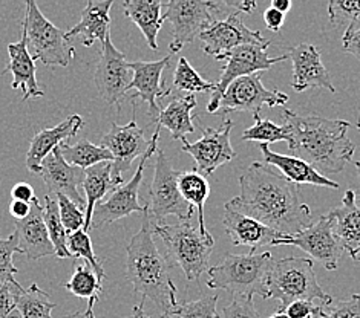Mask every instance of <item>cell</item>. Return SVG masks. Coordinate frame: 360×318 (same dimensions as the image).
<instances>
[{
  "label": "cell",
  "mask_w": 360,
  "mask_h": 318,
  "mask_svg": "<svg viewBox=\"0 0 360 318\" xmlns=\"http://www.w3.org/2000/svg\"><path fill=\"white\" fill-rule=\"evenodd\" d=\"M239 196L229 201L231 207L284 237L311 225V210L301 202L297 185L265 164L253 162L239 178Z\"/></svg>",
  "instance_id": "1"
},
{
  "label": "cell",
  "mask_w": 360,
  "mask_h": 318,
  "mask_svg": "<svg viewBox=\"0 0 360 318\" xmlns=\"http://www.w3.org/2000/svg\"><path fill=\"white\" fill-rule=\"evenodd\" d=\"M290 128L291 157L301 158L322 176L340 173L353 159L356 145L348 138L349 123L317 115H297L293 110L282 112Z\"/></svg>",
  "instance_id": "2"
},
{
  "label": "cell",
  "mask_w": 360,
  "mask_h": 318,
  "mask_svg": "<svg viewBox=\"0 0 360 318\" xmlns=\"http://www.w3.org/2000/svg\"><path fill=\"white\" fill-rule=\"evenodd\" d=\"M126 276L132 283L135 294L141 296V302L149 298L161 309L162 315L172 311L178 305L176 286L170 276V265L153 242L149 204L143 211L141 228L126 246Z\"/></svg>",
  "instance_id": "3"
},
{
  "label": "cell",
  "mask_w": 360,
  "mask_h": 318,
  "mask_svg": "<svg viewBox=\"0 0 360 318\" xmlns=\"http://www.w3.org/2000/svg\"><path fill=\"white\" fill-rule=\"evenodd\" d=\"M274 259L271 253L226 254L218 265L207 270V286L224 289L233 296L267 298V281Z\"/></svg>",
  "instance_id": "4"
},
{
  "label": "cell",
  "mask_w": 360,
  "mask_h": 318,
  "mask_svg": "<svg viewBox=\"0 0 360 318\" xmlns=\"http://www.w3.org/2000/svg\"><path fill=\"white\" fill-rule=\"evenodd\" d=\"M269 296L281 302L279 311L297 300L321 302V306H328L333 298L322 289L313 270V260L307 257H284L274 260L267 281Z\"/></svg>",
  "instance_id": "5"
},
{
  "label": "cell",
  "mask_w": 360,
  "mask_h": 318,
  "mask_svg": "<svg viewBox=\"0 0 360 318\" xmlns=\"http://www.w3.org/2000/svg\"><path fill=\"white\" fill-rule=\"evenodd\" d=\"M152 228L153 234L166 244L170 260L183 270L187 281L198 280L202 272H207L215 239H204L191 222H178L175 225L152 222Z\"/></svg>",
  "instance_id": "6"
},
{
  "label": "cell",
  "mask_w": 360,
  "mask_h": 318,
  "mask_svg": "<svg viewBox=\"0 0 360 318\" xmlns=\"http://www.w3.org/2000/svg\"><path fill=\"white\" fill-rule=\"evenodd\" d=\"M23 36L31 57L46 66L66 67L75 55L72 40L66 32L49 22L36 2L28 0L23 20Z\"/></svg>",
  "instance_id": "7"
},
{
  "label": "cell",
  "mask_w": 360,
  "mask_h": 318,
  "mask_svg": "<svg viewBox=\"0 0 360 318\" xmlns=\"http://www.w3.org/2000/svg\"><path fill=\"white\" fill-rule=\"evenodd\" d=\"M155 153V171H153V180L149 188L150 219L161 223L167 216H176L179 222H191L193 218V207L188 205L179 193V171L172 167L166 153L161 149Z\"/></svg>",
  "instance_id": "8"
},
{
  "label": "cell",
  "mask_w": 360,
  "mask_h": 318,
  "mask_svg": "<svg viewBox=\"0 0 360 318\" xmlns=\"http://www.w3.org/2000/svg\"><path fill=\"white\" fill-rule=\"evenodd\" d=\"M221 4L202 0H170L165 4V20L170 22L172 41L170 55L181 51L187 43L193 41L200 34L217 20Z\"/></svg>",
  "instance_id": "9"
},
{
  "label": "cell",
  "mask_w": 360,
  "mask_h": 318,
  "mask_svg": "<svg viewBox=\"0 0 360 318\" xmlns=\"http://www.w3.org/2000/svg\"><path fill=\"white\" fill-rule=\"evenodd\" d=\"M160 131L161 127L157 126L155 132H153L150 138L149 150L141 157L139 168H136L135 175L131 178L129 183H126L124 185L123 184L118 185L115 190L110 192L106 201L96 205V208H94V213H92L91 228L103 227L106 225V223H112L115 220L127 218L132 213H143L146 208H148V204L141 205L139 202V192L143 183L144 167L148 164V161L152 154L158 150Z\"/></svg>",
  "instance_id": "10"
},
{
  "label": "cell",
  "mask_w": 360,
  "mask_h": 318,
  "mask_svg": "<svg viewBox=\"0 0 360 318\" xmlns=\"http://www.w3.org/2000/svg\"><path fill=\"white\" fill-rule=\"evenodd\" d=\"M270 45V40L265 43V45H243L231 51L226 57V65L221 71V79L217 83V89L212 93V97L207 102V107H205L209 114H217L219 101L222 95H224V92L230 83L241 79V77L269 71L273 65L284 62V60L288 58V55L270 57L267 54V49Z\"/></svg>",
  "instance_id": "11"
},
{
  "label": "cell",
  "mask_w": 360,
  "mask_h": 318,
  "mask_svg": "<svg viewBox=\"0 0 360 318\" xmlns=\"http://www.w3.org/2000/svg\"><path fill=\"white\" fill-rule=\"evenodd\" d=\"M290 97L279 89L269 91L262 84V72H256L229 84L224 95L219 101L217 114L224 118L229 112H250V114L259 115L261 107H278L287 105Z\"/></svg>",
  "instance_id": "12"
},
{
  "label": "cell",
  "mask_w": 360,
  "mask_h": 318,
  "mask_svg": "<svg viewBox=\"0 0 360 318\" xmlns=\"http://www.w3.org/2000/svg\"><path fill=\"white\" fill-rule=\"evenodd\" d=\"M132 119L124 126L112 123L110 131L103 135L101 144L112 154V179L117 185L123 184V173L131 168L132 162L149 150L150 141L146 140L143 128L136 124V102L132 100Z\"/></svg>",
  "instance_id": "13"
},
{
  "label": "cell",
  "mask_w": 360,
  "mask_h": 318,
  "mask_svg": "<svg viewBox=\"0 0 360 318\" xmlns=\"http://www.w3.org/2000/svg\"><path fill=\"white\" fill-rule=\"evenodd\" d=\"M293 245L310 254L313 259L319 260L327 271L338 270L342 253L345 251L339 237L334 233V223L328 214L321 216L310 227L302 230L295 236L276 239L271 246Z\"/></svg>",
  "instance_id": "14"
},
{
  "label": "cell",
  "mask_w": 360,
  "mask_h": 318,
  "mask_svg": "<svg viewBox=\"0 0 360 318\" xmlns=\"http://www.w3.org/2000/svg\"><path fill=\"white\" fill-rule=\"evenodd\" d=\"M231 128L233 121L230 118H222L219 127L204 128L202 136L196 143L181 140L183 152L191 154L196 164V171L204 178L212 176L218 167L236 158V152L230 143Z\"/></svg>",
  "instance_id": "15"
},
{
  "label": "cell",
  "mask_w": 360,
  "mask_h": 318,
  "mask_svg": "<svg viewBox=\"0 0 360 318\" xmlns=\"http://www.w3.org/2000/svg\"><path fill=\"white\" fill-rule=\"evenodd\" d=\"M198 39L202 43V51L215 60H226L231 51L243 45H265L261 31L247 28L236 11L230 13L224 20H215L205 28Z\"/></svg>",
  "instance_id": "16"
},
{
  "label": "cell",
  "mask_w": 360,
  "mask_h": 318,
  "mask_svg": "<svg viewBox=\"0 0 360 318\" xmlns=\"http://www.w3.org/2000/svg\"><path fill=\"white\" fill-rule=\"evenodd\" d=\"M134 74L126 62V55L115 48L110 36L101 45L100 62L96 69V86L100 98L109 106H117L131 88Z\"/></svg>",
  "instance_id": "17"
},
{
  "label": "cell",
  "mask_w": 360,
  "mask_h": 318,
  "mask_svg": "<svg viewBox=\"0 0 360 318\" xmlns=\"http://www.w3.org/2000/svg\"><path fill=\"white\" fill-rule=\"evenodd\" d=\"M39 175L44 179L49 196L63 194L79 207L86 208V201L79 190L84 180V170L68 164L62 154V149L57 147L53 153L48 154L41 162Z\"/></svg>",
  "instance_id": "18"
},
{
  "label": "cell",
  "mask_w": 360,
  "mask_h": 318,
  "mask_svg": "<svg viewBox=\"0 0 360 318\" xmlns=\"http://www.w3.org/2000/svg\"><path fill=\"white\" fill-rule=\"evenodd\" d=\"M172 55H167L165 58L158 60V62H132L127 63L129 69L134 74V79L131 83L129 89H135L136 93L132 98H140L144 102H148L149 106V115L152 121L155 123L160 115V100L170 95V89L166 88L165 74L166 67L169 66V62Z\"/></svg>",
  "instance_id": "19"
},
{
  "label": "cell",
  "mask_w": 360,
  "mask_h": 318,
  "mask_svg": "<svg viewBox=\"0 0 360 318\" xmlns=\"http://www.w3.org/2000/svg\"><path fill=\"white\" fill-rule=\"evenodd\" d=\"M288 58L293 63V80L291 86L296 92H302L311 88H323L330 92H336L331 81V75L323 66L321 53L310 43H301L290 49Z\"/></svg>",
  "instance_id": "20"
},
{
  "label": "cell",
  "mask_w": 360,
  "mask_h": 318,
  "mask_svg": "<svg viewBox=\"0 0 360 318\" xmlns=\"http://www.w3.org/2000/svg\"><path fill=\"white\" fill-rule=\"evenodd\" d=\"M222 225L231 242L238 246H248L250 253H256V249L261 246H271L274 240L284 237L274 230L265 227L259 220L231 207L229 202L224 205Z\"/></svg>",
  "instance_id": "21"
},
{
  "label": "cell",
  "mask_w": 360,
  "mask_h": 318,
  "mask_svg": "<svg viewBox=\"0 0 360 318\" xmlns=\"http://www.w3.org/2000/svg\"><path fill=\"white\" fill-rule=\"evenodd\" d=\"M82 127L83 118L80 115H71L57 126L37 132L34 135L27 152V168L31 173L39 175L41 162H44L48 154L53 153L57 147L79 133Z\"/></svg>",
  "instance_id": "22"
},
{
  "label": "cell",
  "mask_w": 360,
  "mask_h": 318,
  "mask_svg": "<svg viewBox=\"0 0 360 318\" xmlns=\"http://www.w3.org/2000/svg\"><path fill=\"white\" fill-rule=\"evenodd\" d=\"M14 233L19 237V248L22 254L30 260H39L41 257L56 256L54 245L51 242L44 220V207L40 202L32 204L28 218L15 220Z\"/></svg>",
  "instance_id": "23"
},
{
  "label": "cell",
  "mask_w": 360,
  "mask_h": 318,
  "mask_svg": "<svg viewBox=\"0 0 360 318\" xmlns=\"http://www.w3.org/2000/svg\"><path fill=\"white\" fill-rule=\"evenodd\" d=\"M8 55H10V62H8L6 67L2 74L11 72L13 89H20L23 100L31 98H41L45 95V92L39 88L37 84V67L36 60H34L28 51L27 37L22 34V39L17 43H10L8 45Z\"/></svg>",
  "instance_id": "24"
},
{
  "label": "cell",
  "mask_w": 360,
  "mask_h": 318,
  "mask_svg": "<svg viewBox=\"0 0 360 318\" xmlns=\"http://www.w3.org/2000/svg\"><path fill=\"white\" fill-rule=\"evenodd\" d=\"M114 5V0H89L82 13L80 22L66 32L68 39L80 37L83 46H92L98 40L101 45L110 36V15L109 10Z\"/></svg>",
  "instance_id": "25"
},
{
  "label": "cell",
  "mask_w": 360,
  "mask_h": 318,
  "mask_svg": "<svg viewBox=\"0 0 360 318\" xmlns=\"http://www.w3.org/2000/svg\"><path fill=\"white\" fill-rule=\"evenodd\" d=\"M259 149L262 152L265 162L281 170L282 176L287 178L290 183H293L296 185L308 184V185H316V187H328V188H334V190H338L339 188L338 183H334V180L328 179L327 176H322L319 171L301 158L290 157V154L274 153L273 150L269 149L267 144H261Z\"/></svg>",
  "instance_id": "26"
},
{
  "label": "cell",
  "mask_w": 360,
  "mask_h": 318,
  "mask_svg": "<svg viewBox=\"0 0 360 318\" xmlns=\"http://www.w3.org/2000/svg\"><path fill=\"white\" fill-rule=\"evenodd\" d=\"M334 223V233L339 237L342 246L349 253L351 259L360 253V207L356 193L347 190L339 207L328 213Z\"/></svg>",
  "instance_id": "27"
},
{
  "label": "cell",
  "mask_w": 360,
  "mask_h": 318,
  "mask_svg": "<svg viewBox=\"0 0 360 318\" xmlns=\"http://www.w3.org/2000/svg\"><path fill=\"white\" fill-rule=\"evenodd\" d=\"M162 8L165 4L158 0H124L123 10L124 15L140 28L143 36L148 41L150 49H158V32L165 23V15H162Z\"/></svg>",
  "instance_id": "28"
},
{
  "label": "cell",
  "mask_w": 360,
  "mask_h": 318,
  "mask_svg": "<svg viewBox=\"0 0 360 318\" xmlns=\"http://www.w3.org/2000/svg\"><path fill=\"white\" fill-rule=\"evenodd\" d=\"M196 107L195 95L175 97L166 107L160 109L157 126L165 127L172 135V140H184L187 135L195 132L193 110Z\"/></svg>",
  "instance_id": "29"
},
{
  "label": "cell",
  "mask_w": 360,
  "mask_h": 318,
  "mask_svg": "<svg viewBox=\"0 0 360 318\" xmlns=\"http://www.w3.org/2000/svg\"><path fill=\"white\" fill-rule=\"evenodd\" d=\"M118 185L112 179V162H101V164L94 166L88 170H84V180L83 190L86 196V208H84V231L89 233L92 213L96 205L108 193L115 190Z\"/></svg>",
  "instance_id": "30"
},
{
  "label": "cell",
  "mask_w": 360,
  "mask_h": 318,
  "mask_svg": "<svg viewBox=\"0 0 360 318\" xmlns=\"http://www.w3.org/2000/svg\"><path fill=\"white\" fill-rule=\"evenodd\" d=\"M178 188L179 193H181L183 199L198 210V220H200V233L204 239L213 240L212 234L205 228V220H204V205L205 201L209 199L210 196V184L209 180L205 179L202 175H200L196 168L188 170V171H179L178 176Z\"/></svg>",
  "instance_id": "31"
},
{
  "label": "cell",
  "mask_w": 360,
  "mask_h": 318,
  "mask_svg": "<svg viewBox=\"0 0 360 318\" xmlns=\"http://www.w3.org/2000/svg\"><path fill=\"white\" fill-rule=\"evenodd\" d=\"M62 154L68 164L79 167L82 170H88L101 162H112L114 158L108 149L103 145H97L88 140H82L75 144L65 143L60 145Z\"/></svg>",
  "instance_id": "32"
},
{
  "label": "cell",
  "mask_w": 360,
  "mask_h": 318,
  "mask_svg": "<svg viewBox=\"0 0 360 318\" xmlns=\"http://www.w3.org/2000/svg\"><path fill=\"white\" fill-rule=\"evenodd\" d=\"M101 283L103 280L97 276V272L94 271L91 266L84 263H74V272L66 281L63 288L71 292L72 296L88 300V305L96 306L101 294Z\"/></svg>",
  "instance_id": "33"
},
{
  "label": "cell",
  "mask_w": 360,
  "mask_h": 318,
  "mask_svg": "<svg viewBox=\"0 0 360 318\" xmlns=\"http://www.w3.org/2000/svg\"><path fill=\"white\" fill-rule=\"evenodd\" d=\"M15 306L20 318H53L51 314L57 305L51 302L45 291L32 283L28 289L23 288L19 292Z\"/></svg>",
  "instance_id": "34"
},
{
  "label": "cell",
  "mask_w": 360,
  "mask_h": 318,
  "mask_svg": "<svg viewBox=\"0 0 360 318\" xmlns=\"http://www.w3.org/2000/svg\"><path fill=\"white\" fill-rule=\"evenodd\" d=\"M44 220L51 242L54 245L57 259H72L70 249H68V233L65 227L62 225V220H60L56 196H45Z\"/></svg>",
  "instance_id": "35"
},
{
  "label": "cell",
  "mask_w": 360,
  "mask_h": 318,
  "mask_svg": "<svg viewBox=\"0 0 360 318\" xmlns=\"http://www.w3.org/2000/svg\"><path fill=\"white\" fill-rule=\"evenodd\" d=\"M255 124L252 127L245 128L241 135L243 141H253L259 144H273L279 141H285L287 144L291 143V133L290 128L284 126L274 124L271 119H262L261 115H255Z\"/></svg>",
  "instance_id": "36"
},
{
  "label": "cell",
  "mask_w": 360,
  "mask_h": 318,
  "mask_svg": "<svg viewBox=\"0 0 360 318\" xmlns=\"http://www.w3.org/2000/svg\"><path fill=\"white\" fill-rule=\"evenodd\" d=\"M174 89L179 92H186L187 95H195L198 92H215L217 83L204 80L202 77L196 72L192 65L188 63L186 57L178 60L176 69L174 74Z\"/></svg>",
  "instance_id": "37"
},
{
  "label": "cell",
  "mask_w": 360,
  "mask_h": 318,
  "mask_svg": "<svg viewBox=\"0 0 360 318\" xmlns=\"http://www.w3.org/2000/svg\"><path fill=\"white\" fill-rule=\"evenodd\" d=\"M328 17L334 28H344V34L360 28V0H331Z\"/></svg>",
  "instance_id": "38"
},
{
  "label": "cell",
  "mask_w": 360,
  "mask_h": 318,
  "mask_svg": "<svg viewBox=\"0 0 360 318\" xmlns=\"http://www.w3.org/2000/svg\"><path fill=\"white\" fill-rule=\"evenodd\" d=\"M218 294L202 296L193 302L178 303L172 311L162 315L161 318H219L217 314Z\"/></svg>",
  "instance_id": "39"
},
{
  "label": "cell",
  "mask_w": 360,
  "mask_h": 318,
  "mask_svg": "<svg viewBox=\"0 0 360 318\" xmlns=\"http://www.w3.org/2000/svg\"><path fill=\"white\" fill-rule=\"evenodd\" d=\"M68 249H70L72 259H83L97 272V276L101 280L105 279V270H103L101 262L98 260L96 253H94L92 240L86 231L80 230L68 236Z\"/></svg>",
  "instance_id": "40"
},
{
  "label": "cell",
  "mask_w": 360,
  "mask_h": 318,
  "mask_svg": "<svg viewBox=\"0 0 360 318\" xmlns=\"http://www.w3.org/2000/svg\"><path fill=\"white\" fill-rule=\"evenodd\" d=\"M14 254H22L19 248V237L13 233L10 237L0 239V288L8 281L15 280L14 276L19 270L14 265Z\"/></svg>",
  "instance_id": "41"
},
{
  "label": "cell",
  "mask_w": 360,
  "mask_h": 318,
  "mask_svg": "<svg viewBox=\"0 0 360 318\" xmlns=\"http://www.w3.org/2000/svg\"><path fill=\"white\" fill-rule=\"evenodd\" d=\"M57 205H58V214L62 225L65 227L68 236L75 233V231L84 230V211L82 207H79L70 197L63 194L56 196Z\"/></svg>",
  "instance_id": "42"
},
{
  "label": "cell",
  "mask_w": 360,
  "mask_h": 318,
  "mask_svg": "<svg viewBox=\"0 0 360 318\" xmlns=\"http://www.w3.org/2000/svg\"><path fill=\"white\" fill-rule=\"evenodd\" d=\"M23 288L15 280L8 281L0 288V318H20L17 311V296Z\"/></svg>",
  "instance_id": "43"
},
{
  "label": "cell",
  "mask_w": 360,
  "mask_h": 318,
  "mask_svg": "<svg viewBox=\"0 0 360 318\" xmlns=\"http://www.w3.org/2000/svg\"><path fill=\"white\" fill-rule=\"evenodd\" d=\"M322 318H360V296L354 294L347 300L333 302L322 312Z\"/></svg>",
  "instance_id": "44"
},
{
  "label": "cell",
  "mask_w": 360,
  "mask_h": 318,
  "mask_svg": "<svg viewBox=\"0 0 360 318\" xmlns=\"http://www.w3.org/2000/svg\"><path fill=\"white\" fill-rule=\"evenodd\" d=\"M221 318H259V312L256 311L253 297L235 296L224 309H222Z\"/></svg>",
  "instance_id": "45"
},
{
  "label": "cell",
  "mask_w": 360,
  "mask_h": 318,
  "mask_svg": "<svg viewBox=\"0 0 360 318\" xmlns=\"http://www.w3.org/2000/svg\"><path fill=\"white\" fill-rule=\"evenodd\" d=\"M316 311V306L307 300H297V302L290 303L284 311L288 318H311Z\"/></svg>",
  "instance_id": "46"
},
{
  "label": "cell",
  "mask_w": 360,
  "mask_h": 318,
  "mask_svg": "<svg viewBox=\"0 0 360 318\" xmlns=\"http://www.w3.org/2000/svg\"><path fill=\"white\" fill-rule=\"evenodd\" d=\"M11 197L13 201H20L27 204H37L39 197L34 193V188L27 183H17L11 188Z\"/></svg>",
  "instance_id": "47"
},
{
  "label": "cell",
  "mask_w": 360,
  "mask_h": 318,
  "mask_svg": "<svg viewBox=\"0 0 360 318\" xmlns=\"http://www.w3.org/2000/svg\"><path fill=\"white\" fill-rule=\"evenodd\" d=\"M284 20H285V14L279 13L278 10H274V8H271V6L264 11L265 27H267V29H270L273 32H278L282 28Z\"/></svg>",
  "instance_id": "48"
},
{
  "label": "cell",
  "mask_w": 360,
  "mask_h": 318,
  "mask_svg": "<svg viewBox=\"0 0 360 318\" xmlns=\"http://www.w3.org/2000/svg\"><path fill=\"white\" fill-rule=\"evenodd\" d=\"M342 43H344L345 53L353 54L356 58H359V62H360V28L353 32L344 34V37H342Z\"/></svg>",
  "instance_id": "49"
},
{
  "label": "cell",
  "mask_w": 360,
  "mask_h": 318,
  "mask_svg": "<svg viewBox=\"0 0 360 318\" xmlns=\"http://www.w3.org/2000/svg\"><path fill=\"white\" fill-rule=\"evenodd\" d=\"M31 204L27 202H20V201H13L10 204V214L15 220H22L25 218H28V214L31 213Z\"/></svg>",
  "instance_id": "50"
},
{
  "label": "cell",
  "mask_w": 360,
  "mask_h": 318,
  "mask_svg": "<svg viewBox=\"0 0 360 318\" xmlns=\"http://www.w3.org/2000/svg\"><path fill=\"white\" fill-rule=\"evenodd\" d=\"M222 5L233 8V10H236V13H245V14H252L256 10V6H258V4L253 2V0H236V2L226 0Z\"/></svg>",
  "instance_id": "51"
},
{
  "label": "cell",
  "mask_w": 360,
  "mask_h": 318,
  "mask_svg": "<svg viewBox=\"0 0 360 318\" xmlns=\"http://www.w3.org/2000/svg\"><path fill=\"white\" fill-rule=\"evenodd\" d=\"M271 8L282 14H287L291 10V2L290 0H271Z\"/></svg>",
  "instance_id": "52"
},
{
  "label": "cell",
  "mask_w": 360,
  "mask_h": 318,
  "mask_svg": "<svg viewBox=\"0 0 360 318\" xmlns=\"http://www.w3.org/2000/svg\"><path fill=\"white\" fill-rule=\"evenodd\" d=\"M65 318H96V314H94V306L88 305L86 311H82V312H72L70 315H66Z\"/></svg>",
  "instance_id": "53"
},
{
  "label": "cell",
  "mask_w": 360,
  "mask_h": 318,
  "mask_svg": "<svg viewBox=\"0 0 360 318\" xmlns=\"http://www.w3.org/2000/svg\"><path fill=\"white\" fill-rule=\"evenodd\" d=\"M143 306H144V302H140V305H136V306L134 307L132 315H131V317H127V318H150L148 314L144 312Z\"/></svg>",
  "instance_id": "54"
},
{
  "label": "cell",
  "mask_w": 360,
  "mask_h": 318,
  "mask_svg": "<svg viewBox=\"0 0 360 318\" xmlns=\"http://www.w3.org/2000/svg\"><path fill=\"white\" fill-rule=\"evenodd\" d=\"M322 312H323V306H316V311L311 315V318H322Z\"/></svg>",
  "instance_id": "55"
},
{
  "label": "cell",
  "mask_w": 360,
  "mask_h": 318,
  "mask_svg": "<svg viewBox=\"0 0 360 318\" xmlns=\"http://www.w3.org/2000/svg\"><path fill=\"white\" fill-rule=\"evenodd\" d=\"M269 318H288V317H287V314H285V312L278 311V312H274L273 315H270Z\"/></svg>",
  "instance_id": "56"
},
{
  "label": "cell",
  "mask_w": 360,
  "mask_h": 318,
  "mask_svg": "<svg viewBox=\"0 0 360 318\" xmlns=\"http://www.w3.org/2000/svg\"><path fill=\"white\" fill-rule=\"evenodd\" d=\"M356 168H357V176L360 179V161H356ZM359 202H360V197H359Z\"/></svg>",
  "instance_id": "57"
},
{
  "label": "cell",
  "mask_w": 360,
  "mask_h": 318,
  "mask_svg": "<svg viewBox=\"0 0 360 318\" xmlns=\"http://www.w3.org/2000/svg\"><path fill=\"white\" fill-rule=\"evenodd\" d=\"M353 260H354V262H360V253H359V254H357V256L354 257V259H353Z\"/></svg>",
  "instance_id": "58"
},
{
  "label": "cell",
  "mask_w": 360,
  "mask_h": 318,
  "mask_svg": "<svg viewBox=\"0 0 360 318\" xmlns=\"http://www.w3.org/2000/svg\"><path fill=\"white\" fill-rule=\"evenodd\" d=\"M356 127H357V131H359V132H360V121H359V123H357V124H356Z\"/></svg>",
  "instance_id": "59"
}]
</instances>
